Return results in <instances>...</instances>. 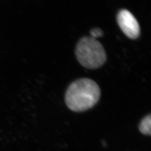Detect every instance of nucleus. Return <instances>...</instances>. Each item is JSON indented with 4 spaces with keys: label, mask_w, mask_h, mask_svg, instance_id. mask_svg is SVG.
Here are the masks:
<instances>
[{
    "label": "nucleus",
    "mask_w": 151,
    "mask_h": 151,
    "mask_svg": "<svg viewBox=\"0 0 151 151\" xmlns=\"http://www.w3.org/2000/svg\"><path fill=\"white\" fill-rule=\"evenodd\" d=\"M100 97V89L95 81L81 78L73 82L68 88L65 103L71 110L81 112L92 108Z\"/></svg>",
    "instance_id": "f257e3e1"
},
{
    "label": "nucleus",
    "mask_w": 151,
    "mask_h": 151,
    "mask_svg": "<svg viewBox=\"0 0 151 151\" xmlns=\"http://www.w3.org/2000/svg\"><path fill=\"white\" fill-rule=\"evenodd\" d=\"M76 55L80 64L89 69L99 68L106 60V54L102 44L92 37L81 39L77 44Z\"/></svg>",
    "instance_id": "f03ea898"
},
{
    "label": "nucleus",
    "mask_w": 151,
    "mask_h": 151,
    "mask_svg": "<svg viewBox=\"0 0 151 151\" xmlns=\"http://www.w3.org/2000/svg\"><path fill=\"white\" fill-rule=\"evenodd\" d=\"M119 27L125 35L132 39H135L140 35V27L134 16L127 10H122L117 16Z\"/></svg>",
    "instance_id": "7ed1b4c3"
},
{
    "label": "nucleus",
    "mask_w": 151,
    "mask_h": 151,
    "mask_svg": "<svg viewBox=\"0 0 151 151\" xmlns=\"http://www.w3.org/2000/svg\"><path fill=\"white\" fill-rule=\"evenodd\" d=\"M139 130L140 132L145 135L151 134V116L148 115L143 119L139 124Z\"/></svg>",
    "instance_id": "20e7f679"
},
{
    "label": "nucleus",
    "mask_w": 151,
    "mask_h": 151,
    "mask_svg": "<svg viewBox=\"0 0 151 151\" xmlns=\"http://www.w3.org/2000/svg\"><path fill=\"white\" fill-rule=\"evenodd\" d=\"M90 34H91L92 38L96 39L98 37H101L103 35V32L102 30H101L100 29L95 28V29H92Z\"/></svg>",
    "instance_id": "39448f33"
}]
</instances>
